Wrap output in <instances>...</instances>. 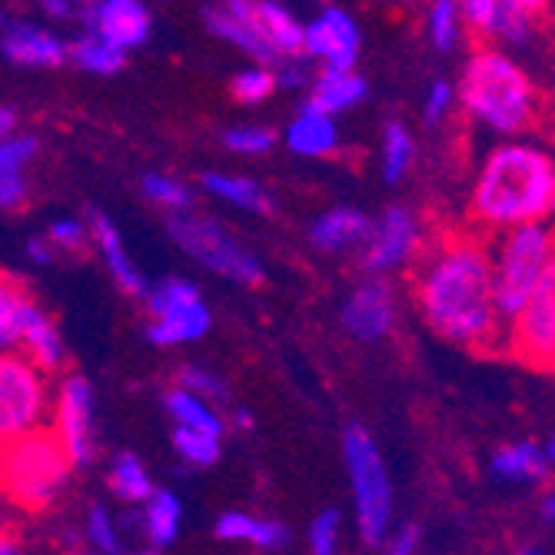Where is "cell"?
<instances>
[{
  "mask_svg": "<svg viewBox=\"0 0 555 555\" xmlns=\"http://www.w3.org/2000/svg\"><path fill=\"white\" fill-rule=\"evenodd\" d=\"M37 157V137L30 133H11L0 143V173L8 170H27V164Z\"/></svg>",
  "mask_w": 555,
  "mask_h": 555,
  "instance_id": "cell-40",
  "label": "cell"
},
{
  "mask_svg": "<svg viewBox=\"0 0 555 555\" xmlns=\"http://www.w3.org/2000/svg\"><path fill=\"white\" fill-rule=\"evenodd\" d=\"M509 349L535 370H555V260L529 307L509 323Z\"/></svg>",
  "mask_w": 555,
  "mask_h": 555,
  "instance_id": "cell-10",
  "label": "cell"
},
{
  "mask_svg": "<svg viewBox=\"0 0 555 555\" xmlns=\"http://www.w3.org/2000/svg\"><path fill=\"white\" fill-rule=\"evenodd\" d=\"M204 190L230 207H240V210H249V214H270V199L267 193L246 177H233V173H204L199 177Z\"/></svg>",
  "mask_w": 555,
  "mask_h": 555,
  "instance_id": "cell-28",
  "label": "cell"
},
{
  "mask_svg": "<svg viewBox=\"0 0 555 555\" xmlns=\"http://www.w3.org/2000/svg\"><path fill=\"white\" fill-rule=\"evenodd\" d=\"M463 24L466 17H463L460 0H433L426 11V34L436 50H456L463 37Z\"/></svg>",
  "mask_w": 555,
  "mask_h": 555,
  "instance_id": "cell-30",
  "label": "cell"
},
{
  "mask_svg": "<svg viewBox=\"0 0 555 555\" xmlns=\"http://www.w3.org/2000/svg\"><path fill=\"white\" fill-rule=\"evenodd\" d=\"M460 100V87H452V83H446V80H436L433 87H429V93H426V100H423V120L426 124H442L446 117H449V111H452V104Z\"/></svg>",
  "mask_w": 555,
  "mask_h": 555,
  "instance_id": "cell-42",
  "label": "cell"
},
{
  "mask_svg": "<svg viewBox=\"0 0 555 555\" xmlns=\"http://www.w3.org/2000/svg\"><path fill=\"white\" fill-rule=\"evenodd\" d=\"M220 542H249L257 548H280L289 542V532L273 519H254L249 513H223L214 526Z\"/></svg>",
  "mask_w": 555,
  "mask_h": 555,
  "instance_id": "cell-26",
  "label": "cell"
},
{
  "mask_svg": "<svg viewBox=\"0 0 555 555\" xmlns=\"http://www.w3.org/2000/svg\"><path fill=\"white\" fill-rule=\"evenodd\" d=\"M223 143L233 154H243V157H260V154H270L276 137L273 130L267 127H257V124H240V127H230L223 133Z\"/></svg>",
  "mask_w": 555,
  "mask_h": 555,
  "instance_id": "cell-35",
  "label": "cell"
},
{
  "mask_svg": "<svg viewBox=\"0 0 555 555\" xmlns=\"http://www.w3.org/2000/svg\"><path fill=\"white\" fill-rule=\"evenodd\" d=\"M233 423H236L240 429H249V426H254V416H249L246 410H233Z\"/></svg>",
  "mask_w": 555,
  "mask_h": 555,
  "instance_id": "cell-53",
  "label": "cell"
},
{
  "mask_svg": "<svg viewBox=\"0 0 555 555\" xmlns=\"http://www.w3.org/2000/svg\"><path fill=\"white\" fill-rule=\"evenodd\" d=\"M180 522H183V506L180 499L167 489H157L143 502V513H140V529L143 539L154 545V548H167L177 542L180 535Z\"/></svg>",
  "mask_w": 555,
  "mask_h": 555,
  "instance_id": "cell-23",
  "label": "cell"
},
{
  "mask_svg": "<svg viewBox=\"0 0 555 555\" xmlns=\"http://www.w3.org/2000/svg\"><path fill=\"white\" fill-rule=\"evenodd\" d=\"M167 413L173 416L177 426H193V429H204V433H217L223 436V420L214 410V399L199 396L186 386H177L167 392Z\"/></svg>",
  "mask_w": 555,
  "mask_h": 555,
  "instance_id": "cell-27",
  "label": "cell"
},
{
  "mask_svg": "<svg viewBox=\"0 0 555 555\" xmlns=\"http://www.w3.org/2000/svg\"><path fill=\"white\" fill-rule=\"evenodd\" d=\"M27 260L37 263V267H47L50 260H54V240H30L27 243Z\"/></svg>",
  "mask_w": 555,
  "mask_h": 555,
  "instance_id": "cell-48",
  "label": "cell"
},
{
  "mask_svg": "<svg viewBox=\"0 0 555 555\" xmlns=\"http://www.w3.org/2000/svg\"><path fill=\"white\" fill-rule=\"evenodd\" d=\"M74 469L57 433L43 426L4 442V482L14 502L27 509H43L61 492L67 473Z\"/></svg>",
  "mask_w": 555,
  "mask_h": 555,
  "instance_id": "cell-5",
  "label": "cell"
},
{
  "mask_svg": "<svg viewBox=\"0 0 555 555\" xmlns=\"http://www.w3.org/2000/svg\"><path fill=\"white\" fill-rule=\"evenodd\" d=\"M111 489L117 499L124 502H146L150 495H154V482H150L143 463L137 456H130V452H124V456H117V463L111 466Z\"/></svg>",
  "mask_w": 555,
  "mask_h": 555,
  "instance_id": "cell-31",
  "label": "cell"
},
{
  "mask_svg": "<svg viewBox=\"0 0 555 555\" xmlns=\"http://www.w3.org/2000/svg\"><path fill=\"white\" fill-rule=\"evenodd\" d=\"M27 199V180L21 170H8V173H0V207L4 210H14L21 207Z\"/></svg>",
  "mask_w": 555,
  "mask_h": 555,
  "instance_id": "cell-45",
  "label": "cell"
},
{
  "mask_svg": "<svg viewBox=\"0 0 555 555\" xmlns=\"http://www.w3.org/2000/svg\"><path fill=\"white\" fill-rule=\"evenodd\" d=\"M90 236L96 240L100 254H104V260H107L114 280L120 283V289H127V293H143V276H140V270L133 267V260H130V254H127V246H124L120 233L114 230V223H111L104 214H93V217H90Z\"/></svg>",
  "mask_w": 555,
  "mask_h": 555,
  "instance_id": "cell-24",
  "label": "cell"
},
{
  "mask_svg": "<svg viewBox=\"0 0 555 555\" xmlns=\"http://www.w3.org/2000/svg\"><path fill=\"white\" fill-rule=\"evenodd\" d=\"M50 389L47 370L27 360L24 352H4L0 360V439L11 442L47 423Z\"/></svg>",
  "mask_w": 555,
  "mask_h": 555,
  "instance_id": "cell-9",
  "label": "cell"
},
{
  "mask_svg": "<svg viewBox=\"0 0 555 555\" xmlns=\"http://www.w3.org/2000/svg\"><path fill=\"white\" fill-rule=\"evenodd\" d=\"M190 299H199V289L190 280H164L160 286L150 289L146 310H150V317H160L173 307H183V302H190Z\"/></svg>",
  "mask_w": 555,
  "mask_h": 555,
  "instance_id": "cell-38",
  "label": "cell"
},
{
  "mask_svg": "<svg viewBox=\"0 0 555 555\" xmlns=\"http://www.w3.org/2000/svg\"><path fill=\"white\" fill-rule=\"evenodd\" d=\"M343 460L352 486V509H357V529L363 545H383L389 539L392 522V486L386 463L373 436L360 426H349L343 433Z\"/></svg>",
  "mask_w": 555,
  "mask_h": 555,
  "instance_id": "cell-6",
  "label": "cell"
},
{
  "mask_svg": "<svg viewBox=\"0 0 555 555\" xmlns=\"http://www.w3.org/2000/svg\"><path fill=\"white\" fill-rule=\"evenodd\" d=\"M343 330L360 343H379L396 326V293L383 276L363 280L339 310Z\"/></svg>",
  "mask_w": 555,
  "mask_h": 555,
  "instance_id": "cell-13",
  "label": "cell"
},
{
  "mask_svg": "<svg viewBox=\"0 0 555 555\" xmlns=\"http://www.w3.org/2000/svg\"><path fill=\"white\" fill-rule=\"evenodd\" d=\"M37 4H40L47 14H54V17H67V14H70V0H37Z\"/></svg>",
  "mask_w": 555,
  "mask_h": 555,
  "instance_id": "cell-50",
  "label": "cell"
},
{
  "mask_svg": "<svg viewBox=\"0 0 555 555\" xmlns=\"http://www.w3.org/2000/svg\"><path fill=\"white\" fill-rule=\"evenodd\" d=\"M339 535H343V516L336 509H326L310 522V548L317 555H333L339 548Z\"/></svg>",
  "mask_w": 555,
  "mask_h": 555,
  "instance_id": "cell-41",
  "label": "cell"
},
{
  "mask_svg": "<svg viewBox=\"0 0 555 555\" xmlns=\"http://www.w3.org/2000/svg\"><path fill=\"white\" fill-rule=\"evenodd\" d=\"M466 24L479 34V37H495L499 40V27L502 17H506V0H460Z\"/></svg>",
  "mask_w": 555,
  "mask_h": 555,
  "instance_id": "cell-36",
  "label": "cell"
},
{
  "mask_svg": "<svg viewBox=\"0 0 555 555\" xmlns=\"http://www.w3.org/2000/svg\"><path fill=\"white\" fill-rule=\"evenodd\" d=\"M469 217L486 233L555 217V157L532 143L492 146L473 183Z\"/></svg>",
  "mask_w": 555,
  "mask_h": 555,
  "instance_id": "cell-2",
  "label": "cell"
},
{
  "mask_svg": "<svg viewBox=\"0 0 555 555\" xmlns=\"http://www.w3.org/2000/svg\"><path fill=\"white\" fill-rule=\"evenodd\" d=\"M370 233H373V220L363 210L333 207L313 220L310 243L320 254H343V249H352V246H366Z\"/></svg>",
  "mask_w": 555,
  "mask_h": 555,
  "instance_id": "cell-18",
  "label": "cell"
},
{
  "mask_svg": "<svg viewBox=\"0 0 555 555\" xmlns=\"http://www.w3.org/2000/svg\"><path fill=\"white\" fill-rule=\"evenodd\" d=\"M177 386H186V389H193V392H199V396H207V399H227V383L217 376V373H210V370H204V366H183L180 373H177Z\"/></svg>",
  "mask_w": 555,
  "mask_h": 555,
  "instance_id": "cell-43",
  "label": "cell"
},
{
  "mask_svg": "<svg viewBox=\"0 0 555 555\" xmlns=\"http://www.w3.org/2000/svg\"><path fill=\"white\" fill-rule=\"evenodd\" d=\"M286 146L296 157H330V154H336L339 150V127H336L333 114L307 104L286 127Z\"/></svg>",
  "mask_w": 555,
  "mask_h": 555,
  "instance_id": "cell-19",
  "label": "cell"
},
{
  "mask_svg": "<svg viewBox=\"0 0 555 555\" xmlns=\"http://www.w3.org/2000/svg\"><path fill=\"white\" fill-rule=\"evenodd\" d=\"M366 80L352 70V67H323L313 83H310V100L307 104L326 111V114H346L360 104V100L366 96Z\"/></svg>",
  "mask_w": 555,
  "mask_h": 555,
  "instance_id": "cell-21",
  "label": "cell"
},
{
  "mask_svg": "<svg viewBox=\"0 0 555 555\" xmlns=\"http://www.w3.org/2000/svg\"><path fill=\"white\" fill-rule=\"evenodd\" d=\"M276 80H280V87H289V90H296V87H310L313 80L307 77V70H302L299 64H296V57H286V67L276 74Z\"/></svg>",
  "mask_w": 555,
  "mask_h": 555,
  "instance_id": "cell-47",
  "label": "cell"
},
{
  "mask_svg": "<svg viewBox=\"0 0 555 555\" xmlns=\"http://www.w3.org/2000/svg\"><path fill=\"white\" fill-rule=\"evenodd\" d=\"M460 107L479 127L513 137L535 120V87L499 47H479L460 77Z\"/></svg>",
  "mask_w": 555,
  "mask_h": 555,
  "instance_id": "cell-3",
  "label": "cell"
},
{
  "mask_svg": "<svg viewBox=\"0 0 555 555\" xmlns=\"http://www.w3.org/2000/svg\"><path fill=\"white\" fill-rule=\"evenodd\" d=\"M389 545V552H396V555H413V552H420V545H423V532H420V526H399L396 532H392V539L386 542Z\"/></svg>",
  "mask_w": 555,
  "mask_h": 555,
  "instance_id": "cell-46",
  "label": "cell"
},
{
  "mask_svg": "<svg viewBox=\"0 0 555 555\" xmlns=\"http://www.w3.org/2000/svg\"><path fill=\"white\" fill-rule=\"evenodd\" d=\"M14 111L11 107H4V111H0V133H4V137H11L14 133Z\"/></svg>",
  "mask_w": 555,
  "mask_h": 555,
  "instance_id": "cell-52",
  "label": "cell"
},
{
  "mask_svg": "<svg viewBox=\"0 0 555 555\" xmlns=\"http://www.w3.org/2000/svg\"><path fill=\"white\" fill-rule=\"evenodd\" d=\"M545 452H548V460H552V466H555V436L545 442Z\"/></svg>",
  "mask_w": 555,
  "mask_h": 555,
  "instance_id": "cell-54",
  "label": "cell"
},
{
  "mask_svg": "<svg viewBox=\"0 0 555 555\" xmlns=\"http://www.w3.org/2000/svg\"><path fill=\"white\" fill-rule=\"evenodd\" d=\"M204 21H207V27H210L220 40L240 47L246 57H254V61H280V57H276V50L263 40V34H260L257 27H249L243 17H236L227 4L210 8V11L204 14Z\"/></svg>",
  "mask_w": 555,
  "mask_h": 555,
  "instance_id": "cell-25",
  "label": "cell"
},
{
  "mask_svg": "<svg viewBox=\"0 0 555 555\" xmlns=\"http://www.w3.org/2000/svg\"><path fill=\"white\" fill-rule=\"evenodd\" d=\"M83 532H87V542H90L93 548L107 552V555H114V552H120V548H124V545H120L117 522H114V516H111L104 506H93V509L87 513V526H83Z\"/></svg>",
  "mask_w": 555,
  "mask_h": 555,
  "instance_id": "cell-39",
  "label": "cell"
},
{
  "mask_svg": "<svg viewBox=\"0 0 555 555\" xmlns=\"http://www.w3.org/2000/svg\"><path fill=\"white\" fill-rule=\"evenodd\" d=\"M0 47H4V57L17 67H61L70 54V47L57 34L27 21H11Z\"/></svg>",
  "mask_w": 555,
  "mask_h": 555,
  "instance_id": "cell-17",
  "label": "cell"
},
{
  "mask_svg": "<svg viewBox=\"0 0 555 555\" xmlns=\"http://www.w3.org/2000/svg\"><path fill=\"white\" fill-rule=\"evenodd\" d=\"M402 4H416V0H402Z\"/></svg>",
  "mask_w": 555,
  "mask_h": 555,
  "instance_id": "cell-55",
  "label": "cell"
},
{
  "mask_svg": "<svg viewBox=\"0 0 555 555\" xmlns=\"http://www.w3.org/2000/svg\"><path fill=\"white\" fill-rule=\"evenodd\" d=\"M552 460L545 446L535 442H509L492 452L489 473L502 482H542L548 473Z\"/></svg>",
  "mask_w": 555,
  "mask_h": 555,
  "instance_id": "cell-22",
  "label": "cell"
},
{
  "mask_svg": "<svg viewBox=\"0 0 555 555\" xmlns=\"http://www.w3.org/2000/svg\"><path fill=\"white\" fill-rule=\"evenodd\" d=\"M54 433L61 436L74 469L93 463V396L83 376H67L54 396Z\"/></svg>",
  "mask_w": 555,
  "mask_h": 555,
  "instance_id": "cell-12",
  "label": "cell"
},
{
  "mask_svg": "<svg viewBox=\"0 0 555 555\" xmlns=\"http://www.w3.org/2000/svg\"><path fill=\"white\" fill-rule=\"evenodd\" d=\"M413 299L426 326L469 349L509 346V323L495 307L492 249L486 240L460 233L423 246L413 270Z\"/></svg>",
  "mask_w": 555,
  "mask_h": 555,
  "instance_id": "cell-1",
  "label": "cell"
},
{
  "mask_svg": "<svg viewBox=\"0 0 555 555\" xmlns=\"http://www.w3.org/2000/svg\"><path fill=\"white\" fill-rule=\"evenodd\" d=\"M413 154H416L413 133L402 124H386V130H383V177H386V183H396L406 177Z\"/></svg>",
  "mask_w": 555,
  "mask_h": 555,
  "instance_id": "cell-32",
  "label": "cell"
},
{
  "mask_svg": "<svg viewBox=\"0 0 555 555\" xmlns=\"http://www.w3.org/2000/svg\"><path fill=\"white\" fill-rule=\"evenodd\" d=\"M0 346H4V352L21 349L27 360H34L47 373H57L67 360L54 320L11 280L0 286Z\"/></svg>",
  "mask_w": 555,
  "mask_h": 555,
  "instance_id": "cell-7",
  "label": "cell"
},
{
  "mask_svg": "<svg viewBox=\"0 0 555 555\" xmlns=\"http://www.w3.org/2000/svg\"><path fill=\"white\" fill-rule=\"evenodd\" d=\"M302 54L320 61L323 67H357L360 57V27L346 11L323 8L307 24V43Z\"/></svg>",
  "mask_w": 555,
  "mask_h": 555,
  "instance_id": "cell-14",
  "label": "cell"
},
{
  "mask_svg": "<svg viewBox=\"0 0 555 555\" xmlns=\"http://www.w3.org/2000/svg\"><path fill=\"white\" fill-rule=\"evenodd\" d=\"M223 4L243 17L249 27H257L263 40L276 50V57H299L307 43V24H299L276 0H223Z\"/></svg>",
  "mask_w": 555,
  "mask_h": 555,
  "instance_id": "cell-15",
  "label": "cell"
},
{
  "mask_svg": "<svg viewBox=\"0 0 555 555\" xmlns=\"http://www.w3.org/2000/svg\"><path fill=\"white\" fill-rule=\"evenodd\" d=\"M143 193L154 199V204H160V207H167L173 214L177 210H190V204H193L190 190L180 180L167 177V173H146L143 177Z\"/></svg>",
  "mask_w": 555,
  "mask_h": 555,
  "instance_id": "cell-37",
  "label": "cell"
},
{
  "mask_svg": "<svg viewBox=\"0 0 555 555\" xmlns=\"http://www.w3.org/2000/svg\"><path fill=\"white\" fill-rule=\"evenodd\" d=\"M542 522L545 526H555V489L545 492V499H542Z\"/></svg>",
  "mask_w": 555,
  "mask_h": 555,
  "instance_id": "cell-51",
  "label": "cell"
},
{
  "mask_svg": "<svg viewBox=\"0 0 555 555\" xmlns=\"http://www.w3.org/2000/svg\"><path fill=\"white\" fill-rule=\"evenodd\" d=\"M173 449L190 466H214L220 460V436L193 426H173Z\"/></svg>",
  "mask_w": 555,
  "mask_h": 555,
  "instance_id": "cell-33",
  "label": "cell"
},
{
  "mask_svg": "<svg viewBox=\"0 0 555 555\" xmlns=\"http://www.w3.org/2000/svg\"><path fill=\"white\" fill-rule=\"evenodd\" d=\"M423 254V227L406 207H389L376 223L363 249V270L373 276L396 273Z\"/></svg>",
  "mask_w": 555,
  "mask_h": 555,
  "instance_id": "cell-11",
  "label": "cell"
},
{
  "mask_svg": "<svg viewBox=\"0 0 555 555\" xmlns=\"http://www.w3.org/2000/svg\"><path fill=\"white\" fill-rule=\"evenodd\" d=\"M506 8H513V11H519V14L535 21V17H542L552 8V0H506Z\"/></svg>",
  "mask_w": 555,
  "mask_h": 555,
  "instance_id": "cell-49",
  "label": "cell"
},
{
  "mask_svg": "<svg viewBox=\"0 0 555 555\" xmlns=\"http://www.w3.org/2000/svg\"><path fill=\"white\" fill-rule=\"evenodd\" d=\"M87 24L93 34L107 37L124 50L146 43L150 37V14L143 0H93L87 8Z\"/></svg>",
  "mask_w": 555,
  "mask_h": 555,
  "instance_id": "cell-16",
  "label": "cell"
},
{
  "mask_svg": "<svg viewBox=\"0 0 555 555\" xmlns=\"http://www.w3.org/2000/svg\"><path fill=\"white\" fill-rule=\"evenodd\" d=\"M70 57L77 67H83L87 74H100V77H107V74H117L127 61V50L111 43L107 37H100L93 30H87L74 47H70Z\"/></svg>",
  "mask_w": 555,
  "mask_h": 555,
  "instance_id": "cell-29",
  "label": "cell"
},
{
  "mask_svg": "<svg viewBox=\"0 0 555 555\" xmlns=\"http://www.w3.org/2000/svg\"><path fill=\"white\" fill-rule=\"evenodd\" d=\"M170 236L183 246L186 257H193L199 267L214 270L217 276H227L246 286H257L263 280V263L214 220L177 210V217L170 220Z\"/></svg>",
  "mask_w": 555,
  "mask_h": 555,
  "instance_id": "cell-8",
  "label": "cell"
},
{
  "mask_svg": "<svg viewBox=\"0 0 555 555\" xmlns=\"http://www.w3.org/2000/svg\"><path fill=\"white\" fill-rule=\"evenodd\" d=\"M276 87H280V80H276V74L267 70V67H246V70H240V74L230 80L233 100H240V104H246V107L263 104V100H267Z\"/></svg>",
  "mask_w": 555,
  "mask_h": 555,
  "instance_id": "cell-34",
  "label": "cell"
},
{
  "mask_svg": "<svg viewBox=\"0 0 555 555\" xmlns=\"http://www.w3.org/2000/svg\"><path fill=\"white\" fill-rule=\"evenodd\" d=\"M492 246V276H495V307L502 320L513 323L529 299L545 283L552 260H555V227L542 223H522L499 230L489 240Z\"/></svg>",
  "mask_w": 555,
  "mask_h": 555,
  "instance_id": "cell-4",
  "label": "cell"
},
{
  "mask_svg": "<svg viewBox=\"0 0 555 555\" xmlns=\"http://www.w3.org/2000/svg\"><path fill=\"white\" fill-rule=\"evenodd\" d=\"M210 323H214V317L207 310V302L204 299H190V302H183V307H173V310L150 320L146 336H150V343L170 349V346H183V343L207 336Z\"/></svg>",
  "mask_w": 555,
  "mask_h": 555,
  "instance_id": "cell-20",
  "label": "cell"
},
{
  "mask_svg": "<svg viewBox=\"0 0 555 555\" xmlns=\"http://www.w3.org/2000/svg\"><path fill=\"white\" fill-rule=\"evenodd\" d=\"M47 236L54 240V246H61V249H80V246L87 243V230H83V223H80V220H70V217L50 223Z\"/></svg>",
  "mask_w": 555,
  "mask_h": 555,
  "instance_id": "cell-44",
  "label": "cell"
}]
</instances>
